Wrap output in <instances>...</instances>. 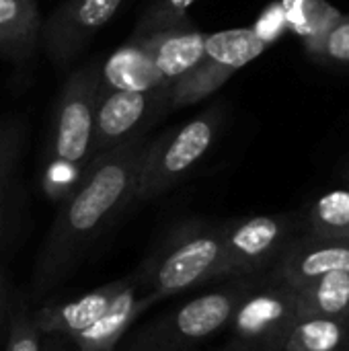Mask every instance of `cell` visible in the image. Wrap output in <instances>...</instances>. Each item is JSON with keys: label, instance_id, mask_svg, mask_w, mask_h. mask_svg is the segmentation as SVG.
<instances>
[{"label": "cell", "instance_id": "obj_19", "mask_svg": "<svg viewBox=\"0 0 349 351\" xmlns=\"http://www.w3.org/2000/svg\"><path fill=\"white\" fill-rule=\"evenodd\" d=\"M306 232L349 241V189L327 191L311 204Z\"/></svg>", "mask_w": 349, "mask_h": 351}, {"label": "cell", "instance_id": "obj_18", "mask_svg": "<svg viewBox=\"0 0 349 351\" xmlns=\"http://www.w3.org/2000/svg\"><path fill=\"white\" fill-rule=\"evenodd\" d=\"M284 351H349L346 317H302L292 329Z\"/></svg>", "mask_w": 349, "mask_h": 351}, {"label": "cell", "instance_id": "obj_12", "mask_svg": "<svg viewBox=\"0 0 349 351\" xmlns=\"http://www.w3.org/2000/svg\"><path fill=\"white\" fill-rule=\"evenodd\" d=\"M128 278L115 280L109 284H103L78 298L49 304L39 308L33 315V321L37 329L43 335H62V337H76L78 333L86 331L91 325H95L111 306V302L117 298L121 288L125 286Z\"/></svg>", "mask_w": 349, "mask_h": 351}, {"label": "cell", "instance_id": "obj_7", "mask_svg": "<svg viewBox=\"0 0 349 351\" xmlns=\"http://www.w3.org/2000/svg\"><path fill=\"white\" fill-rule=\"evenodd\" d=\"M298 224L296 214H257L222 222L224 278H245L274 267Z\"/></svg>", "mask_w": 349, "mask_h": 351}, {"label": "cell", "instance_id": "obj_23", "mask_svg": "<svg viewBox=\"0 0 349 351\" xmlns=\"http://www.w3.org/2000/svg\"><path fill=\"white\" fill-rule=\"evenodd\" d=\"M193 2L195 0H158V2H154L148 8V12L144 14V19L140 21L136 35L183 25L185 12Z\"/></svg>", "mask_w": 349, "mask_h": 351}, {"label": "cell", "instance_id": "obj_16", "mask_svg": "<svg viewBox=\"0 0 349 351\" xmlns=\"http://www.w3.org/2000/svg\"><path fill=\"white\" fill-rule=\"evenodd\" d=\"M300 317H348L349 271L325 274L296 288Z\"/></svg>", "mask_w": 349, "mask_h": 351}, {"label": "cell", "instance_id": "obj_8", "mask_svg": "<svg viewBox=\"0 0 349 351\" xmlns=\"http://www.w3.org/2000/svg\"><path fill=\"white\" fill-rule=\"evenodd\" d=\"M99 101V68L86 66L76 70L62 88L58 99L49 154L51 162L86 169L95 109Z\"/></svg>", "mask_w": 349, "mask_h": 351}, {"label": "cell", "instance_id": "obj_22", "mask_svg": "<svg viewBox=\"0 0 349 351\" xmlns=\"http://www.w3.org/2000/svg\"><path fill=\"white\" fill-rule=\"evenodd\" d=\"M302 45L306 53L321 62L349 64V14H341V19L329 31Z\"/></svg>", "mask_w": 349, "mask_h": 351}, {"label": "cell", "instance_id": "obj_3", "mask_svg": "<svg viewBox=\"0 0 349 351\" xmlns=\"http://www.w3.org/2000/svg\"><path fill=\"white\" fill-rule=\"evenodd\" d=\"M255 286L251 278L208 290L140 327L128 341L125 351H191L224 331L247 292Z\"/></svg>", "mask_w": 349, "mask_h": 351}, {"label": "cell", "instance_id": "obj_10", "mask_svg": "<svg viewBox=\"0 0 349 351\" xmlns=\"http://www.w3.org/2000/svg\"><path fill=\"white\" fill-rule=\"evenodd\" d=\"M123 0H66L41 29L45 49L56 64L70 62L117 12Z\"/></svg>", "mask_w": 349, "mask_h": 351}, {"label": "cell", "instance_id": "obj_11", "mask_svg": "<svg viewBox=\"0 0 349 351\" xmlns=\"http://www.w3.org/2000/svg\"><path fill=\"white\" fill-rule=\"evenodd\" d=\"M272 269L274 278L292 288H302L331 271H349V241L306 232L286 245Z\"/></svg>", "mask_w": 349, "mask_h": 351}, {"label": "cell", "instance_id": "obj_17", "mask_svg": "<svg viewBox=\"0 0 349 351\" xmlns=\"http://www.w3.org/2000/svg\"><path fill=\"white\" fill-rule=\"evenodd\" d=\"M41 33L35 0H0V51L25 56Z\"/></svg>", "mask_w": 349, "mask_h": 351}, {"label": "cell", "instance_id": "obj_15", "mask_svg": "<svg viewBox=\"0 0 349 351\" xmlns=\"http://www.w3.org/2000/svg\"><path fill=\"white\" fill-rule=\"evenodd\" d=\"M107 90L171 93V82L158 72L140 41L132 37L125 45L113 51L99 68V93Z\"/></svg>", "mask_w": 349, "mask_h": 351}, {"label": "cell", "instance_id": "obj_26", "mask_svg": "<svg viewBox=\"0 0 349 351\" xmlns=\"http://www.w3.org/2000/svg\"><path fill=\"white\" fill-rule=\"evenodd\" d=\"M4 308H6V300H4V288H2V280H0V323L4 319Z\"/></svg>", "mask_w": 349, "mask_h": 351}, {"label": "cell", "instance_id": "obj_28", "mask_svg": "<svg viewBox=\"0 0 349 351\" xmlns=\"http://www.w3.org/2000/svg\"><path fill=\"white\" fill-rule=\"evenodd\" d=\"M224 351H243V350H234V348H228V350H224Z\"/></svg>", "mask_w": 349, "mask_h": 351}, {"label": "cell", "instance_id": "obj_27", "mask_svg": "<svg viewBox=\"0 0 349 351\" xmlns=\"http://www.w3.org/2000/svg\"><path fill=\"white\" fill-rule=\"evenodd\" d=\"M339 177H341L346 183H349V162L344 167V169H341V171H339Z\"/></svg>", "mask_w": 349, "mask_h": 351}, {"label": "cell", "instance_id": "obj_25", "mask_svg": "<svg viewBox=\"0 0 349 351\" xmlns=\"http://www.w3.org/2000/svg\"><path fill=\"white\" fill-rule=\"evenodd\" d=\"M255 31V35L269 47L272 43H276L284 33H288V21H286V12L282 6V0L272 2L255 21V25L251 27Z\"/></svg>", "mask_w": 349, "mask_h": 351}, {"label": "cell", "instance_id": "obj_29", "mask_svg": "<svg viewBox=\"0 0 349 351\" xmlns=\"http://www.w3.org/2000/svg\"><path fill=\"white\" fill-rule=\"evenodd\" d=\"M346 319H348V323H349V313H348V317H346Z\"/></svg>", "mask_w": 349, "mask_h": 351}, {"label": "cell", "instance_id": "obj_5", "mask_svg": "<svg viewBox=\"0 0 349 351\" xmlns=\"http://www.w3.org/2000/svg\"><path fill=\"white\" fill-rule=\"evenodd\" d=\"M296 288L269 278L255 282L237 306L228 329L230 348L243 351H284L286 341L300 321Z\"/></svg>", "mask_w": 349, "mask_h": 351}, {"label": "cell", "instance_id": "obj_1", "mask_svg": "<svg viewBox=\"0 0 349 351\" xmlns=\"http://www.w3.org/2000/svg\"><path fill=\"white\" fill-rule=\"evenodd\" d=\"M148 146L146 132H142L84 169L43 243L35 265L37 288L66 278L121 210L134 202Z\"/></svg>", "mask_w": 349, "mask_h": 351}, {"label": "cell", "instance_id": "obj_24", "mask_svg": "<svg viewBox=\"0 0 349 351\" xmlns=\"http://www.w3.org/2000/svg\"><path fill=\"white\" fill-rule=\"evenodd\" d=\"M41 331L37 329L33 315L19 311L10 319L8 341L4 351H41Z\"/></svg>", "mask_w": 349, "mask_h": 351}, {"label": "cell", "instance_id": "obj_21", "mask_svg": "<svg viewBox=\"0 0 349 351\" xmlns=\"http://www.w3.org/2000/svg\"><path fill=\"white\" fill-rule=\"evenodd\" d=\"M25 140V125L21 119H6L0 121V206L4 195L10 187L16 162L21 158Z\"/></svg>", "mask_w": 349, "mask_h": 351}, {"label": "cell", "instance_id": "obj_14", "mask_svg": "<svg viewBox=\"0 0 349 351\" xmlns=\"http://www.w3.org/2000/svg\"><path fill=\"white\" fill-rule=\"evenodd\" d=\"M152 304V298L140 290L136 278L128 276L125 286L111 302L107 313L86 331L72 337V341L80 351H113L130 327L140 319V315H144Z\"/></svg>", "mask_w": 349, "mask_h": 351}, {"label": "cell", "instance_id": "obj_2", "mask_svg": "<svg viewBox=\"0 0 349 351\" xmlns=\"http://www.w3.org/2000/svg\"><path fill=\"white\" fill-rule=\"evenodd\" d=\"M132 276L154 304L210 282L224 280L222 224L206 220L179 224Z\"/></svg>", "mask_w": 349, "mask_h": 351}, {"label": "cell", "instance_id": "obj_4", "mask_svg": "<svg viewBox=\"0 0 349 351\" xmlns=\"http://www.w3.org/2000/svg\"><path fill=\"white\" fill-rule=\"evenodd\" d=\"M222 119L220 107H210L175 132L150 140L136 185V202H150L171 191L212 148Z\"/></svg>", "mask_w": 349, "mask_h": 351}, {"label": "cell", "instance_id": "obj_9", "mask_svg": "<svg viewBox=\"0 0 349 351\" xmlns=\"http://www.w3.org/2000/svg\"><path fill=\"white\" fill-rule=\"evenodd\" d=\"M171 93H132V90H107L99 93L88 165L103 154L111 152L130 138L148 132L150 115H156L158 103L169 99ZM86 165V167H88Z\"/></svg>", "mask_w": 349, "mask_h": 351}, {"label": "cell", "instance_id": "obj_6", "mask_svg": "<svg viewBox=\"0 0 349 351\" xmlns=\"http://www.w3.org/2000/svg\"><path fill=\"white\" fill-rule=\"evenodd\" d=\"M265 49L267 45L255 35L251 27L224 29L206 35L200 64L171 86V105L175 109L187 107L210 97L224 82H228L232 74L257 60Z\"/></svg>", "mask_w": 349, "mask_h": 351}, {"label": "cell", "instance_id": "obj_20", "mask_svg": "<svg viewBox=\"0 0 349 351\" xmlns=\"http://www.w3.org/2000/svg\"><path fill=\"white\" fill-rule=\"evenodd\" d=\"M282 6L286 12L288 31L298 35L302 43L329 31L344 14L329 0H282Z\"/></svg>", "mask_w": 349, "mask_h": 351}, {"label": "cell", "instance_id": "obj_13", "mask_svg": "<svg viewBox=\"0 0 349 351\" xmlns=\"http://www.w3.org/2000/svg\"><path fill=\"white\" fill-rule=\"evenodd\" d=\"M134 37L140 41L171 86L200 64L206 45V33L183 25L140 33Z\"/></svg>", "mask_w": 349, "mask_h": 351}]
</instances>
